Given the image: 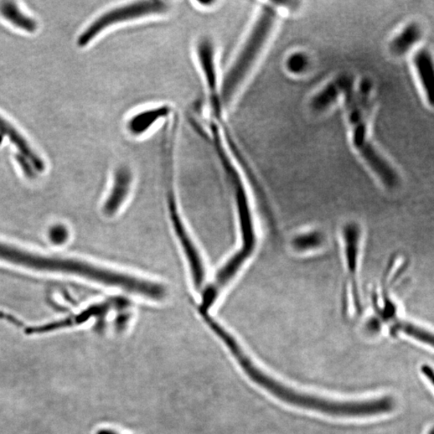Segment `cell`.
Listing matches in <instances>:
<instances>
[{"label":"cell","mask_w":434,"mask_h":434,"mask_svg":"<svg viewBox=\"0 0 434 434\" xmlns=\"http://www.w3.org/2000/svg\"><path fill=\"white\" fill-rule=\"evenodd\" d=\"M234 356L251 380L287 404L330 416L344 417L378 416L394 410L395 402L389 396L368 401H338L298 392L264 373L244 351H237Z\"/></svg>","instance_id":"1"},{"label":"cell","mask_w":434,"mask_h":434,"mask_svg":"<svg viewBox=\"0 0 434 434\" xmlns=\"http://www.w3.org/2000/svg\"><path fill=\"white\" fill-rule=\"evenodd\" d=\"M277 9L271 5L263 6L250 32L225 74L221 76L222 103L228 110L239 97L271 35L277 19Z\"/></svg>","instance_id":"2"},{"label":"cell","mask_w":434,"mask_h":434,"mask_svg":"<svg viewBox=\"0 0 434 434\" xmlns=\"http://www.w3.org/2000/svg\"><path fill=\"white\" fill-rule=\"evenodd\" d=\"M0 260L32 270L80 276L106 286L122 288L129 292H132L137 287L136 278L125 273L80 261L33 255L3 243H0Z\"/></svg>","instance_id":"3"},{"label":"cell","mask_w":434,"mask_h":434,"mask_svg":"<svg viewBox=\"0 0 434 434\" xmlns=\"http://www.w3.org/2000/svg\"><path fill=\"white\" fill-rule=\"evenodd\" d=\"M223 169L225 177L228 179L232 191H234L237 211L240 220L242 234V246L239 252L222 267L217 273L216 281L220 286H226L239 272L240 268L249 259L253 251L255 250L257 236L255 227L250 207L249 199L246 193L244 182L236 165L229 163L225 165Z\"/></svg>","instance_id":"4"},{"label":"cell","mask_w":434,"mask_h":434,"mask_svg":"<svg viewBox=\"0 0 434 434\" xmlns=\"http://www.w3.org/2000/svg\"><path fill=\"white\" fill-rule=\"evenodd\" d=\"M172 9L173 3L164 0H139L123 3L97 17L79 36L77 44L84 47L113 26L163 18Z\"/></svg>","instance_id":"5"},{"label":"cell","mask_w":434,"mask_h":434,"mask_svg":"<svg viewBox=\"0 0 434 434\" xmlns=\"http://www.w3.org/2000/svg\"><path fill=\"white\" fill-rule=\"evenodd\" d=\"M344 253L345 279L343 303L346 311L353 308L355 313L361 311L359 287V271L362 243V230L355 222H348L341 230Z\"/></svg>","instance_id":"6"},{"label":"cell","mask_w":434,"mask_h":434,"mask_svg":"<svg viewBox=\"0 0 434 434\" xmlns=\"http://www.w3.org/2000/svg\"><path fill=\"white\" fill-rule=\"evenodd\" d=\"M193 55L206 97L220 95L221 75L215 40L209 35H200L193 45Z\"/></svg>","instance_id":"7"},{"label":"cell","mask_w":434,"mask_h":434,"mask_svg":"<svg viewBox=\"0 0 434 434\" xmlns=\"http://www.w3.org/2000/svg\"><path fill=\"white\" fill-rule=\"evenodd\" d=\"M170 103H158L139 108L132 112L125 122V129L134 139H141L149 136L158 126L164 125L177 113Z\"/></svg>","instance_id":"8"},{"label":"cell","mask_w":434,"mask_h":434,"mask_svg":"<svg viewBox=\"0 0 434 434\" xmlns=\"http://www.w3.org/2000/svg\"><path fill=\"white\" fill-rule=\"evenodd\" d=\"M172 188L169 190V207L170 216L175 232L179 237L181 246H183L185 255L187 257L195 288L200 289L205 281V268L198 249L188 234L187 230L181 220L175 206Z\"/></svg>","instance_id":"9"},{"label":"cell","mask_w":434,"mask_h":434,"mask_svg":"<svg viewBox=\"0 0 434 434\" xmlns=\"http://www.w3.org/2000/svg\"><path fill=\"white\" fill-rule=\"evenodd\" d=\"M344 95L348 118L353 128L354 146L360 152L371 143L369 140L367 131V116L362 110L357 95L354 90L353 80L346 87Z\"/></svg>","instance_id":"10"},{"label":"cell","mask_w":434,"mask_h":434,"mask_svg":"<svg viewBox=\"0 0 434 434\" xmlns=\"http://www.w3.org/2000/svg\"><path fill=\"white\" fill-rule=\"evenodd\" d=\"M133 183V172L130 168L122 165L115 172V179L110 196L105 204L104 211L108 215H112L120 208L126 200Z\"/></svg>","instance_id":"11"},{"label":"cell","mask_w":434,"mask_h":434,"mask_svg":"<svg viewBox=\"0 0 434 434\" xmlns=\"http://www.w3.org/2000/svg\"><path fill=\"white\" fill-rule=\"evenodd\" d=\"M0 133L3 134V136H7L17 147L20 153H22V156L29 160L36 170H39V172L44 170L45 163L43 160L33 152V150L24 136H22V134L1 117H0Z\"/></svg>","instance_id":"12"},{"label":"cell","mask_w":434,"mask_h":434,"mask_svg":"<svg viewBox=\"0 0 434 434\" xmlns=\"http://www.w3.org/2000/svg\"><path fill=\"white\" fill-rule=\"evenodd\" d=\"M353 81L348 76H343L324 87L311 102V108L315 112H322L332 106L340 95L344 94L346 87Z\"/></svg>","instance_id":"13"},{"label":"cell","mask_w":434,"mask_h":434,"mask_svg":"<svg viewBox=\"0 0 434 434\" xmlns=\"http://www.w3.org/2000/svg\"><path fill=\"white\" fill-rule=\"evenodd\" d=\"M415 65L421 80L424 91L430 104L434 102V75L432 56L426 49L417 51L415 56Z\"/></svg>","instance_id":"14"},{"label":"cell","mask_w":434,"mask_h":434,"mask_svg":"<svg viewBox=\"0 0 434 434\" xmlns=\"http://www.w3.org/2000/svg\"><path fill=\"white\" fill-rule=\"evenodd\" d=\"M325 236L319 230H307L294 235L291 240L294 251L307 253L317 251L324 246Z\"/></svg>","instance_id":"15"},{"label":"cell","mask_w":434,"mask_h":434,"mask_svg":"<svg viewBox=\"0 0 434 434\" xmlns=\"http://www.w3.org/2000/svg\"><path fill=\"white\" fill-rule=\"evenodd\" d=\"M421 35L422 32L419 25L417 24L408 25L392 40L390 44L392 53L397 56L404 55L420 40Z\"/></svg>","instance_id":"16"},{"label":"cell","mask_w":434,"mask_h":434,"mask_svg":"<svg viewBox=\"0 0 434 434\" xmlns=\"http://www.w3.org/2000/svg\"><path fill=\"white\" fill-rule=\"evenodd\" d=\"M0 13L5 19L11 22L17 27L27 32H34L38 29V24L32 18L27 17L12 2H3L0 5Z\"/></svg>","instance_id":"17"},{"label":"cell","mask_w":434,"mask_h":434,"mask_svg":"<svg viewBox=\"0 0 434 434\" xmlns=\"http://www.w3.org/2000/svg\"><path fill=\"white\" fill-rule=\"evenodd\" d=\"M390 333L392 335L403 333L419 341V342L430 345L431 347L433 345V337L431 332L419 327V326L405 321V320L399 319L394 324H392L390 328Z\"/></svg>","instance_id":"18"},{"label":"cell","mask_w":434,"mask_h":434,"mask_svg":"<svg viewBox=\"0 0 434 434\" xmlns=\"http://www.w3.org/2000/svg\"><path fill=\"white\" fill-rule=\"evenodd\" d=\"M309 60L307 56L303 53H296L289 56L287 61V67L289 72L293 74H302L307 69Z\"/></svg>","instance_id":"19"},{"label":"cell","mask_w":434,"mask_h":434,"mask_svg":"<svg viewBox=\"0 0 434 434\" xmlns=\"http://www.w3.org/2000/svg\"><path fill=\"white\" fill-rule=\"evenodd\" d=\"M68 234L65 227L60 225L54 226L49 232L50 240L56 245L63 244L68 239Z\"/></svg>","instance_id":"20"},{"label":"cell","mask_w":434,"mask_h":434,"mask_svg":"<svg viewBox=\"0 0 434 434\" xmlns=\"http://www.w3.org/2000/svg\"><path fill=\"white\" fill-rule=\"evenodd\" d=\"M220 3L218 1H214V0H210V1H195L193 2L195 8L204 10V11H210V10L215 9L216 7H218V5Z\"/></svg>","instance_id":"21"},{"label":"cell","mask_w":434,"mask_h":434,"mask_svg":"<svg viewBox=\"0 0 434 434\" xmlns=\"http://www.w3.org/2000/svg\"><path fill=\"white\" fill-rule=\"evenodd\" d=\"M422 373L424 376L426 377V378L433 383V370L431 366L428 365H423L421 369Z\"/></svg>","instance_id":"22"},{"label":"cell","mask_w":434,"mask_h":434,"mask_svg":"<svg viewBox=\"0 0 434 434\" xmlns=\"http://www.w3.org/2000/svg\"><path fill=\"white\" fill-rule=\"evenodd\" d=\"M97 434H118V433L110 430H101L98 431Z\"/></svg>","instance_id":"23"},{"label":"cell","mask_w":434,"mask_h":434,"mask_svg":"<svg viewBox=\"0 0 434 434\" xmlns=\"http://www.w3.org/2000/svg\"><path fill=\"white\" fill-rule=\"evenodd\" d=\"M214 122L215 123H216V124H217V125H218V126L220 127V125H219V124H218V123L216 122H215V121H214V120H210V118H209V120H207L206 122ZM220 131H221V130H220ZM221 134H222V133H221ZM224 140H225V139H224ZM229 148H230V147H229ZM230 150H232V152H234V150H232V149H231V148H230ZM236 158H237V157H236ZM237 159H239V158H237Z\"/></svg>","instance_id":"24"},{"label":"cell","mask_w":434,"mask_h":434,"mask_svg":"<svg viewBox=\"0 0 434 434\" xmlns=\"http://www.w3.org/2000/svg\"><path fill=\"white\" fill-rule=\"evenodd\" d=\"M431 434H433V430H431Z\"/></svg>","instance_id":"25"}]
</instances>
